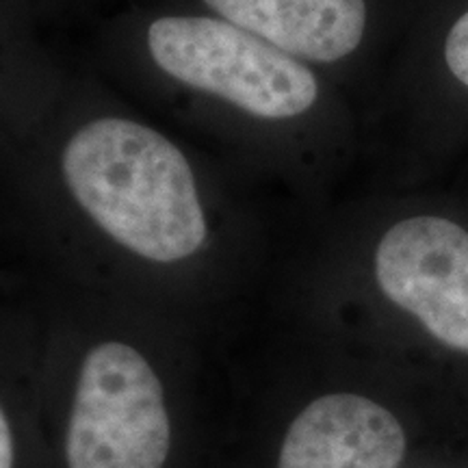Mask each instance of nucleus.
Here are the masks:
<instances>
[{
    "label": "nucleus",
    "instance_id": "obj_4",
    "mask_svg": "<svg viewBox=\"0 0 468 468\" xmlns=\"http://www.w3.org/2000/svg\"><path fill=\"white\" fill-rule=\"evenodd\" d=\"M376 278L390 302L431 336L468 354V232L419 215L390 226L376 251Z\"/></svg>",
    "mask_w": 468,
    "mask_h": 468
},
{
    "label": "nucleus",
    "instance_id": "obj_8",
    "mask_svg": "<svg viewBox=\"0 0 468 468\" xmlns=\"http://www.w3.org/2000/svg\"><path fill=\"white\" fill-rule=\"evenodd\" d=\"M14 462V447H11V430L9 420L3 414L0 419V468H11Z\"/></svg>",
    "mask_w": 468,
    "mask_h": 468
},
{
    "label": "nucleus",
    "instance_id": "obj_1",
    "mask_svg": "<svg viewBox=\"0 0 468 468\" xmlns=\"http://www.w3.org/2000/svg\"><path fill=\"white\" fill-rule=\"evenodd\" d=\"M63 180L109 237L142 259L185 261L207 241V219L186 156L154 128L98 117L63 148Z\"/></svg>",
    "mask_w": 468,
    "mask_h": 468
},
{
    "label": "nucleus",
    "instance_id": "obj_3",
    "mask_svg": "<svg viewBox=\"0 0 468 468\" xmlns=\"http://www.w3.org/2000/svg\"><path fill=\"white\" fill-rule=\"evenodd\" d=\"M167 452L165 397L148 360L122 343L93 347L76 386L69 468H163Z\"/></svg>",
    "mask_w": 468,
    "mask_h": 468
},
{
    "label": "nucleus",
    "instance_id": "obj_5",
    "mask_svg": "<svg viewBox=\"0 0 468 468\" xmlns=\"http://www.w3.org/2000/svg\"><path fill=\"white\" fill-rule=\"evenodd\" d=\"M406 431L393 412L360 395H325L292 420L280 468H399Z\"/></svg>",
    "mask_w": 468,
    "mask_h": 468
},
{
    "label": "nucleus",
    "instance_id": "obj_6",
    "mask_svg": "<svg viewBox=\"0 0 468 468\" xmlns=\"http://www.w3.org/2000/svg\"><path fill=\"white\" fill-rule=\"evenodd\" d=\"M210 11L300 61L336 63L358 50L365 0H202Z\"/></svg>",
    "mask_w": 468,
    "mask_h": 468
},
{
    "label": "nucleus",
    "instance_id": "obj_2",
    "mask_svg": "<svg viewBox=\"0 0 468 468\" xmlns=\"http://www.w3.org/2000/svg\"><path fill=\"white\" fill-rule=\"evenodd\" d=\"M145 42L176 83L261 120H295L319 101V79L306 63L224 17H156Z\"/></svg>",
    "mask_w": 468,
    "mask_h": 468
},
{
    "label": "nucleus",
    "instance_id": "obj_7",
    "mask_svg": "<svg viewBox=\"0 0 468 468\" xmlns=\"http://www.w3.org/2000/svg\"><path fill=\"white\" fill-rule=\"evenodd\" d=\"M444 61L455 80L468 87V11L455 20L444 39Z\"/></svg>",
    "mask_w": 468,
    "mask_h": 468
}]
</instances>
